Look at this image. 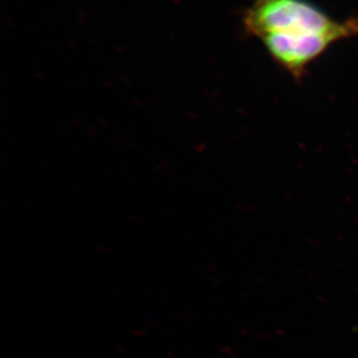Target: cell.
I'll return each instance as SVG.
<instances>
[{
    "instance_id": "cell-1",
    "label": "cell",
    "mask_w": 358,
    "mask_h": 358,
    "mask_svg": "<svg viewBox=\"0 0 358 358\" xmlns=\"http://www.w3.org/2000/svg\"><path fill=\"white\" fill-rule=\"evenodd\" d=\"M242 24L296 81L334 44L358 36V17L334 20L308 0H252Z\"/></svg>"
}]
</instances>
